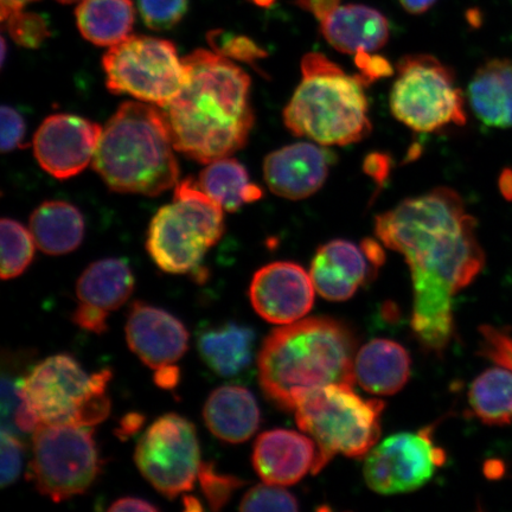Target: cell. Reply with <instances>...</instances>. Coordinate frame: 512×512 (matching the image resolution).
Segmentation results:
<instances>
[{
  "label": "cell",
  "instance_id": "1",
  "mask_svg": "<svg viewBox=\"0 0 512 512\" xmlns=\"http://www.w3.org/2000/svg\"><path fill=\"white\" fill-rule=\"evenodd\" d=\"M375 234L411 270L415 336L425 349L444 351L453 336V298L485 264L475 217L457 191L438 188L376 216Z\"/></svg>",
  "mask_w": 512,
  "mask_h": 512
},
{
  "label": "cell",
  "instance_id": "2",
  "mask_svg": "<svg viewBox=\"0 0 512 512\" xmlns=\"http://www.w3.org/2000/svg\"><path fill=\"white\" fill-rule=\"evenodd\" d=\"M188 79L162 108L175 149L209 164L246 146L254 126L251 79L215 51L197 49L183 59Z\"/></svg>",
  "mask_w": 512,
  "mask_h": 512
},
{
  "label": "cell",
  "instance_id": "3",
  "mask_svg": "<svg viewBox=\"0 0 512 512\" xmlns=\"http://www.w3.org/2000/svg\"><path fill=\"white\" fill-rule=\"evenodd\" d=\"M357 339L350 326L312 317L274 330L258 356L262 392L275 406L293 411L313 390L335 383L354 386Z\"/></svg>",
  "mask_w": 512,
  "mask_h": 512
},
{
  "label": "cell",
  "instance_id": "4",
  "mask_svg": "<svg viewBox=\"0 0 512 512\" xmlns=\"http://www.w3.org/2000/svg\"><path fill=\"white\" fill-rule=\"evenodd\" d=\"M175 151L162 108L127 101L102 128L92 164L112 191L155 197L179 182Z\"/></svg>",
  "mask_w": 512,
  "mask_h": 512
},
{
  "label": "cell",
  "instance_id": "5",
  "mask_svg": "<svg viewBox=\"0 0 512 512\" xmlns=\"http://www.w3.org/2000/svg\"><path fill=\"white\" fill-rule=\"evenodd\" d=\"M302 74L284 110L285 126L294 136L324 146H347L369 136L367 85L360 74L348 75L319 53L304 56Z\"/></svg>",
  "mask_w": 512,
  "mask_h": 512
},
{
  "label": "cell",
  "instance_id": "6",
  "mask_svg": "<svg viewBox=\"0 0 512 512\" xmlns=\"http://www.w3.org/2000/svg\"><path fill=\"white\" fill-rule=\"evenodd\" d=\"M223 208L192 178L179 181L174 201L157 211L147 232L146 249L160 270L207 279L204 256L224 233Z\"/></svg>",
  "mask_w": 512,
  "mask_h": 512
},
{
  "label": "cell",
  "instance_id": "7",
  "mask_svg": "<svg viewBox=\"0 0 512 512\" xmlns=\"http://www.w3.org/2000/svg\"><path fill=\"white\" fill-rule=\"evenodd\" d=\"M384 407L381 400L363 399L347 383L329 384L303 396L294 412L300 431L317 445L313 475L338 454L367 457L380 439Z\"/></svg>",
  "mask_w": 512,
  "mask_h": 512
},
{
  "label": "cell",
  "instance_id": "8",
  "mask_svg": "<svg viewBox=\"0 0 512 512\" xmlns=\"http://www.w3.org/2000/svg\"><path fill=\"white\" fill-rule=\"evenodd\" d=\"M111 379V370L88 375L74 357L55 355L29 370L22 395L40 424L95 427L110 415Z\"/></svg>",
  "mask_w": 512,
  "mask_h": 512
},
{
  "label": "cell",
  "instance_id": "9",
  "mask_svg": "<svg viewBox=\"0 0 512 512\" xmlns=\"http://www.w3.org/2000/svg\"><path fill=\"white\" fill-rule=\"evenodd\" d=\"M101 466L93 427L40 424L32 434L29 479L55 503L85 494Z\"/></svg>",
  "mask_w": 512,
  "mask_h": 512
},
{
  "label": "cell",
  "instance_id": "10",
  "mask_svg": "<svg viewBox=\"0 0 512 512\" xmlns=\"http://www.w3.org/2000/svg\"><path fill=\"white\" fill-rule=\"evenodd\" d=\"M396 67L389 105L402 124L422 133L466 124L464 94L450 67L425 54L402 57Z\"/></svg>",
  "mask_w": 512,
  "mask_h": 512
},
{
  "label": "cell",
  "instance_id": "11",
  "mask_svg": "<svg viewBox=\"0 0 512 512\" xmlns=\"http://www.w3.org/2000/svg\"><path fill=\"white\" fill-rule=\"evenodd\" d=\"M102 68L108 91L158 107L169 104L188 79L175 44L144 35L128 36L108 49Z\"/></svg>",
  "mask_w": 512,
  "mask_h": 512
},
{
  "label": "cell",
  "instance_id": "12",
  "mask_svg": "<svg viewBox=\"0 0 512 512\" xmlns=\"http://www.w3.org/2000/svg\"><path fill=\"white\" fill-rule=\"evenodd\" d=\"M134 460L160 495L174 499L194 489L202 464L194 424L174 413L160 416L139 439Z\"/></svg>",
  "mask_w": 512,
  "mask_h": 512
},
{
  "label": "cell",
  "instance_id": "13",
  "mask_svg": "<svg viewBox=\"0 0 512 512\" xmlns=\"http://www.w3.org/2000/svg\"><path fill=\"white\" fill-rule=\"evenodd\" d=\"M446 463V452L433 440V428L390 435L366 457L364 479L380 495L407 494L430 482Z\"/></svg>",
  "mask_w": 512,
  "mask_h": 512
},
{
  "label": "cell",
  "instance_id": "14",
  "mask_svg": "<svg viewBox=\"0 0 512 512\" xmlns=\"http://www.w3.org/2000/svg\"><path fill=\"white\" fill-rule=\"evenodd\" d=\"M102 128L79 115H50L32 142L38 164L61 181L78 176L93 162Z\"/></svg>",
  "mask_w": 512,
  "mask_h": 512
},
{
  "label": "cell",
  "instance_id": "15",
  "mask_svg": "<svg viewBox=\"0 0 512 512\" xmlns=\"http://www.w3.org/2000/svg\"><path fill=\"white\" fill-rule=\"evenodd\" d=\"M315 291L311 275L302 266L279 261L254 274L249 298L256 313L267 322L287 325L312 310Z\"/></svg>",
  "mask_w": 512,
  "mask_h": 512
},
{
  "label": "cell",
  "instance_id": "16",
  "mask_svg": "<svg viewBox=\"0 0 512 512\" xmlns=\"http://www.w3.org/2000/svg\"><path fill=\"white\" fill-rule=\"evenodd\" d=\"M126 339L140 361L155 371L176 366L189 347V332L181 320L140 300L128 311Z\"/></svg>",
  "mask_w": 512,
  "mask_h": 512
},
{
  "label": "cell",
  "instance_id": "17",
  "mask_svg": "<svg viewBox=\"0 0 512 512\" xmlns=\"http://www.w3.org/2000/svg\"><path fill=\"white\" fill-rule=\"evenodd\" d=\"M334 155L309 143H298L270 153L264 162V177L273 194L299 201L323 187Z\"/></svg>",
  "mask_w": 512,
  "mask_h": 512
},
{
  "label": "cell",
  "instance_id": "18",
  "mask_svg": "<svg viewBox=\"0 0 512 512\" xmlns=\"http://www.w3.org/2000/svg\"><path fill=\"white\" fill-rule=\"evenodd\" d=\"M316 458L317 445L309 435L278 428L256 439L252 462L265 483L290 486L313 471Z\"/></svg>",
  "mask_w": 512,
  "mask_h": 512
},
{
  "label": "cell",
  "instance_id": "19",
  "mask_svg": "<svg viewBox=\"0 0 512 512\" xmlns=\"http://www.w3.org/2000/svg\"><path fill=\"white\" fill-rule=\"evenodd\" d=\"M377 270L362 247L334 240L319 247L310 275L320 296L331 302H344L369 283Z\"/></svg>",
  "mask_w": 512,
  "mask_h": 512
},
{
  "label": "cell",
  "instance_id": "20",
  "mask_svg": "<svg viewBox=\"0 0 512 512\" xmlns=\"http://www.w3.org/2000/svg\"><path fill=\"white\" fill-rule=\"evenodd\" d=\"M325 41L339 53H375L386 46L389 23L380 11L361 4L339 5L320 22Z\"/></svg>",
  "mask_w": 512,
  "mask_h": 512
},
{
  "label": "cell",
  "instance_id": "21",
  "mask_svg": "<svg viewBox=\"0 0 512 512\" xmlns=\"http://www.w3.org/2000/svg\"><path fill=\"white\" fill-rule=\"evenodd\" d=\"M209 431L228 444H241L259 430L258 402L247 388L223 386L214 390L203 408Z\"/></svg>",
  "mask_w": 512,
  "mask_h": 512
},
{
  "label": "cell",
  "instance_id": "22",
  "mask_svg": "<svg viewBox=\"0 0 512 512\" xmlns=\"http://www.w3.org/2000/svg\"><path fill=\"white\" fill-rule=\"evenodd\" d=\"M411 366V356L401 344L374 339L357 351L355 379L368 393L393 395L406 386Z\"/></svg>",
  "mask_w": 512,
  "mask_h": 512
},
{
  "label": "cell",
  "instance_id": "23",
  "mask_svg": "<svg viewBox=\"0 0 512 512\" xmlns=\"http://www.w3.org/2000/svg\"><path fill=\"white\" fill-rule=\"evenodd\" d=\"M470 106L485 125L512 127V61L494 59L480 67L469 85Z\"/></svg>",
  "mask_w": 512,
  "mask_h": 512
},
{
  "label": "cell",
  "instance_id": "24",
  "mask_svg": "<svg viewBox=\"0 0 512 512\" xmlns=\"http://www.w3.org/2000/svg\"><path fill=\"white\" fill-rule=\"evenodd\" d=\"M254 345V330L236 323L209 326L197 335V349L202 361L222 377H233L249 368Z\"/></svg>",
  "mask_w": 512,
  "mask_h": 512
},
{
  "label": "cell",
  "instance_id": "25",
  "mask_svg": "<svg viewBox=\"0 0 512 512\" xmlns=\"http://www.w3.org/2000/svg\"><path fill=\"white\" fill-rule=\"evenodd\" d=\"M81 211L64 201H48L30 216V232L36 246L48 255H64L78 249L85 238Z\"/></svg>",
  "mask_w": 512,
  "mask_h": 512
},
{
  "label": "cell",
  "instance_id": "26",
  "mask_svg": "<svg viewBox=\"0 0 512 512\" xmlns=\"http://www.w3.org/2000/svg\"><path fill=\"white\" fill-rule=\"evenodd\" d=\"M134 275L124 259L108 258L93 262L76 283L80 303L112 312L132 296Z\"/></svg>",
  "mask_w": 512,
  "mask_h": 512
},
{
  "label": "cell",
  "instance_id": "27",
  "mask_svg": "<svg viewBox=\"0 0 512 512\" xmlns=\"http://www.w3.org/2000/svg\"><path fill=\"white\" fill-rule=\"evenodd\" d=\"M83 38L98 47H113L131 36L136 10L132 0H82L75 11Z\"/></svg>",
  "mask_w": 512,
  "mask_h": 512
},
{
  "label": "cell",
  "instance_id": "28",
  "mask_svg": "<svg viewBox=\"0 0 512 512\" xmlns=\"http://www.w3.org/2000/svg\"><path fill=\"white\" fill-rule=\"evenodd\" d=\"M197 185L229 213L264 196L259 185L249 181L245 166L229 157L209 163L198 176Z\"/></svg>",
  "mask_w": 512,
  "mask_h": 512
},
{
  "label": "cell",
  "instance_id": "29",
  "mask_svg": "<svg viewBox=\"0 0 512 512\" xmlns=\"http://www.w3.org/2000/svg\"><path fill=\"white\" fill-rule=\"evenodd\" d=\"M469 402L473 413L486 425L512 422V373L501 366L480 374L471 384Z\"/></svg>",
  "mask_w": 512,
  "mask_h": 512
},
{
  "label": "cell",
  "instance_id": "30",
  "mask_svg": "<svg viewBox=\"0 0 512 512\" xmlns=\"http://www.w3.org/2000/svg\"><path fill=\"white\" fill-rule=\"evenodd\" d=\"M24 358L10 355L3 357L2 376V431L16 435L22 439L25 435L34 434L40 421L31 413L22 395V374Z\"/></svg>",
  "mask_w": 512,
  "mask_h": 512
},
{
  "label": "cell",
  "instance_id": "31",
  "mask_svg": "<svg viewBox=\"0 0 512 512\" xmlns=\"http://www.w3.org/2000/svg\"><path fill=\"white\" fill-rule=\"evenodd\" d=\"M2 230V278L11 280L22 275L35 256L36 242L28 230L11 219H3Z\"/></svg>",
  "mask_w": 512,
  "mask_h": 512
},
{
  "label": "cell",
  "instance_id": "32",
  "mask_svg": "<svg viewBox=\"0 0 512 512\" xmlns=\"http://www.w3.org/2000/svg\"><path fill=\"white\" fill-rule=\"evenodd\" d=\"M208 42L216 54L227 57L229 60L251 64L252 67L267 56L266 51L252 38L233 35L221 29L209 31Z\"/></svg>",
  "mask_w": 512,
  "mask_h": 512
},
{
  "label": "cell",
  "instance_id": "33",
  "mask_svg": "<svg viewBox=\"0 0 512 512\" xmlns=\"http://www.w3.org/2000/svg\"><path fill=\"white\" fill-rule=\"evenodd\" d=\"M198 480H200L201 489L209 507L214 511L226 507L235 492L246 484L238 477L220 473L215 469L213 463L201 464Z\"/></svg>",
  "mask_w": 512,
  "mask_h": 512
},
{
  "label": "cell",
  "instance_id": "34",
  "mask_svg": "<svg viewBox=\"0 0 512 512\" xmlns=\"http://www.w3.org/2000/svg\"><path fill=\"white\" fill-rule=\"evenodd\" d=\"M3 23L8 28L12 41L23 48L38 49L50 37L48 22L35 12H12Z\"/></svg>",
  "mask_w": 512,
  "mask_h": 512
},
{
  "label": "cell",
  "instance_id": "35",
  "mask_svg": "<svg viewBox=\"0 0 512 512\" xmlns=\"http://www.w3.org/2000/svg\"><path fill=\"white\" fill-rule=\"evenodd\" d=\"M240 511H298L299 502L284 486L260 484L243 496Z\"/></svg>",
  "mask_w": 512,
  "mask_h": 512
},
{
  "label": "cell",
  "instance_id": "36",
  "mask_svg": "<svg viewBox=\"0 0 512 512\" xmlns=\"http://www.w3.org/2000/svg\"><path fill=\"white\" fill-rule=\"evenodd\" d=\"M138 4L146 27L155 31L175 28L189 9V0H138Z\"/></svg>",
  "mask_w": 512,
  "mask_h": 512
},
{
  "label": "cell",
  "instance_id": "37",
  "mask_svg": "<svg viewBox=\"0 0 512 512\" xmlns=\"http://www.w3.org/2000/svg\"><path fill=\"white\" fill-rule=\"evenodd\" d=\"M479 334V354L512 373V337L490 325L482 326Z\"/></svg>",
  "mask_w": 512,
  "mask_h": 512
},
{
  "label": "cell",
  "instance_id": "38",
  "mask_svg": "<svg viewBox=\"0 0 512 512\" xmlns=\"http://www.w3.org/2000/svg\"><path fill=\"white\" fill-rule=\"evenodd\" d=\"M0 451H2V470L0 484L2 488L16 483L21 475L23 465V444L21 439L9 432L2 431L0 435Z\"/></svg>",
  "mask_w": 512,
  "mask_h": 512
},
{
  "label": "cell",
  "instance_id": "39",
  "mask_svg": "<svg viewBox=\"0 0 512 512\" xmlns=\"http://www.w3.org/2000/svg\"><path fill=\"white\" fill-rule=\"evenodd\" d=\"M2 152H11L22 147L25 137V121L15 108L4 105L2 107Z\"/></svg>",
  "mask_w": 512,
  "mask_h": 512
},
{
  "label": "cell",
  "instance_id": "40",
  "mask_svg": "<svg viewBox=\"0 0 512 512\" xmlns=\"http://www.w3.org/2000/svg\"><path fill=\"white\" fill-rule=\"evenodd\" d=\"M108 316H110V312L80 303L73 312L72 320L82 330L102 335L108 331Z\"/></svg>",
  "mask_w": 512,
  "mask_h": 512
},
{
  "label": "cell",
  "instance_id": "41",
  "mask_svg": "<svg viewBox=\"0 0 512 512\" xmlns=\"http://www.w3.org/2000/svg\"><path fill=\"white\" fill-rule=\"evenodd\" d=\"M356 66L361 70V78L370 85L377 79L387 78L393 75V68L390 63L382 56H373L370 53H360L355 55Z\"/></svg>",
  "mask_w": 512,
  "mask_h": 512
},
{
  "label": "cell",
  "instance_id": "42",
  "mask_svg": "<svg viewBox=\"0 0 512 512\" xmlns=\"http://www.w3.org/2000/svg\"><path fill=\"white\" fill-rule=\"evenodd\" d=\"M363 170L377 183H383L389 176L390 159L383 153H370L364 160Z\"/></svg>",
  "mask_w": 512,
  "mask_h": 512
},
{
  "label": "cell",
  "instance_id": "43",
  "mask_svg": "<svg viewBox=\"0 0 512 512\" xmlns=\"http://www.w3.org/2000/svg\"><path fill=\"white\" fill-rule=\"evenodd\" d=\"M342 0H296L294 4L304 11L310 12L319 22L336 10Z\"/></svg>",
  "mask_w": 512,
  "mask_h": 512
},
{
  "label": "cell",
  "instance_id": "44",
  "mask_svg": "<svg viewBox=\"0 0 512 512\" xmlns=\"http://www.w3.org/2000/svg\"><path fill=\"white\" fill-rule=\"evenodd\" d=\"M159 509L142 498L124 497L113 502L108 511H158Z\"/></svg>",
  "mask_w": 512,
  "mask_h": 512
},
{
  "label": "cell",
  "instance_id": "45",
  "mask_svg": "<svg viewBox=\"0 0 512 512\" xmlns=\"http://www.w3.org/2000/svg\"><path fill=\"white\" fill-rule=\"evenodd\" d=\"M144 424V416L139 413H130L120 421L118 430L115 431L121 440H126L136 434Z\"/></svg>",
  "mask_w": 512,
  "mask_h": 512
},
{
  "label": "cell",
  "instance_id": "46",
  "mask_svg": "<svg viewBox=\"0 0 512 512\" xmlns=\"http://www.w3.org/2000/svg\"><path fill=\"white\" fill-rule=\"evenodd\" d=\"M153 379H155L159 388L174 389L178 386L179 380H181V371H179L177 366L160 369L155 371Z\"/></svg>",
  "mask_w": 512,
  "mask_h": 512
},
{
  "label": "cell",
  "instance_id": "47",
  "mask_svg": "<svg viewBox=\"0 0 512 512\" xmlns=\"http://www.w3.org/2000/svg\"><path fill=\"white\" fill-rule=\"evenodd\" d=\"M364 253L368 255V258L373 262V264L380 268L383 265L384 259H386V255H384L382 247L379 245V242L373 239L363 240L362 246Z\"/></svg>",
  "mask_w": 512,
  "mask_h": 512
},
{
  "label": "cell",
  "instance_id": "48",
  "mask_svg": "<svg viewBox=\"0 0 512 512\" xmlns=\"http://www.w3.org/2000/svg\"><path fill=\"white\" fill-rule=\"evenodd\" d=\"M437 0H400L403 9L409 14L421 15L430 10Z\"/></svg>",
  "mask_w": 512,
  "mask_h": 512
},
{
  "label": "cell",
  "instance_id": "49",
  "mask_svg": "<svg viewBox=\"0 0 512 512\" xmlns=\"http://www.w3.org/2000/svg\"><path fill=\"white\" fill-rule=\"evenodd\" d=\"M34 2H37V0H0V18H2V22H4L12 12L23 10L24 6Z\"/></svg>",
  "mask_w": 512,
  "mask_h": 512
},
{
  "label": "cell",
  "instance_id": "50",
  "mask_svg": "<svg viewBox=\"0 0 512 512\" xmlns=\"http://www.w3.org/2000/svg\"><path fill=\"white\" fill-rule=\"evenodd\" d=\"M498 185L505 200L512 201V169L503 170Z\"/></svg>",
  "mask_w": 512,
  "mask_h": 512
},
{
  "label": "cell",
  "instance_id": "51",
  "mask_svg": "<svg viewBox=\"0 0 512 512\" xmlns=\"http://www.w3.org/2000/svg\"><path fill=\"white\" fill-rule=\"evenodd\" d=\"M273 2L274 0H255V3L261 6H268L271 5Z\"/></svg>",
  "mask_w": 512,
  "mask_h": 512
},
{
  "label": "cell",
  "instance_id": "52",
  "mask_svg": "<svg viewBox=\"0 0 512 512\" xmlns=\"http://www.w3.org/2000/svg\"><path fill=\"white\" fill-rule=\"evenodd\" d=\"M56 2L62 3V4H73L81 2V0H56Z\"/></svg>",
  "mask_w": 512,
  "mask_h": 512
},
{
  "label": "cell",
  "instance_id": "53",
  "mask_svg": "<svg viewBox=\"0 0 512 512\" xmlns=\"http://www.w3.org/2000/svg\"><path fill=\"white\" fill-rule=\"evenodd\" d=\"M5 51H6V44H5V41H4V38H3V43H2V61L3 62L5 60Z\"/></svg>",
  "mask_w": 512,
  "mask_h": 512
}]
</instances>
